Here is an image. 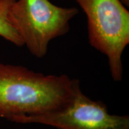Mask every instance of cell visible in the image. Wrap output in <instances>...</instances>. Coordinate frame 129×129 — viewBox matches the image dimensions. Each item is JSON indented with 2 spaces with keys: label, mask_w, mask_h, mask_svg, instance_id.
Wrapping results in <instances>:
<instances>
[{
  "label": "cell",
  "mask_w": 129,
  "mask_h": 129,
  "mask_svg": "<svg viewBox=\"0 0 129 129\" xmlns=\"http://www.w3.org/2000/svg\"><path fill=\"white\" fill-rule=\"evenodd\" d=\"M79 85L66 74L45 75L0 63V118L17 123L25 116L57 111L71 101Z\"/></svg>",
  "instance_id": "6da1fadb"
},
{
  "label": "cell",
  "mask_w": 129,
  "mask_h": 129,
  "mask_svg": "<svg viewBox=\"0 0 129 129\" xmlns=\"http://www.w3.org/2000/svg\"><path fill=\"white\" fill-rule=\"evenodd\" d=\"M87 19L88 41L108 59L111 78L123 77L122 56L129 44V12L120 0H74Z\"/></svg>",
  "instance_id": "7a4b0ae2"
},
{
  "label": "cell",
  "mask_w": 129,
  "mask_h": 129,
  "mask_svg": "<svg viewBox=\"0 0 129 129\" xmlns=\"http://www.w3.org/2000/svg\"><path fill=\"white\" fill-rule=\"evenodd\" d=\"M76 7H59L49 0H16L9 19L30 54L38 59L47 53L53 40L67 34Z\"/></svg>",
  "instance_id": "3957f363"
},
{
  "label": "cell",
  "mask_w": 129,
  "mask_h": 129,
  "mask_svg": "<svg viewBox=\"0 0 129 129\" xmlns=\"http://www.w3.org/2000/svg\"><path fill=\"white\" fill-rule=\"evenodd\" d=\"M17 123L39 124L57 129H129V116L109 114L104 102L91 100L79 85L71 101L61 109L25 116Z\"/></svg>",
  "instance_id": "277c9868"
},
{
  "label": "cell",
  "mask_w": 129,
  "mask_h": 129,
  "mask_svg": "<svg viewBox=\"0 0 129 129\" xmlns=\"http://www.w3.org/2000/svg\"><path fill=\"white\" fill-rule=\"evenodd\" d=\"M16 0H0V37L17 47L23 42L9 19V12Z\"/></svg>",
  "instance_id": "5b68a950"
},
{
  "label": "cell",
  "mask_w": 129,
  "mask_h": 129,
  "mask_svg": "<svg viewBox=\"0 0 129 129\" xmlns=\"http://www.w3.org/2000/svg\"><path fill=\"white\" fill-rule=\"evenodd\" d=\"M120 1L124 6H127V7H129V0H120Z\"/></svg>",
  "instance_id": "8992f818"
}]
</instances>
